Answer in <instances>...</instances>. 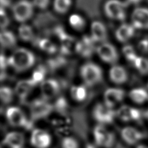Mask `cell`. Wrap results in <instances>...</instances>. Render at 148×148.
<instances>
[{"instance_id": "cell-1", "label": "cell", "mask_w": 148, "mask_h": 148, "mask_svg": "<svg viewBox=\"0 0 148 148\" xmlns=\"http://www.w3.org/2000/svg\"><path fill=\"white\" fill-rule=\"evenodd\" d=\"M35 61V54L29 50L23 47L14 50L8 58L9 66L18 72L30 69L34 66Z\"/></svg>"}, {"instance_id": "cell-2", "label": "cell", "mask_w": 148, "mask_h": 148, "mask_svg": "<svg viewBox=\"0 0 148 148\" xmlns=\"http://www.w3.org/2000/svg\"><path fill=\"white\" fill-rule=\"evenodd\" d=\"M82 79L87 86H93L101 82L103 72L101 68L92 62L84 64L80 69Z\"/></svg>"}, {"instance_id": "cell-3", "label": "cell", "mask_w": 148, "mask_h": 148, "mask_svg": "<svg viewBox=\"0 0 148 148\" xmlns=\"http://www.w3.org/2000/svg\"><path fill=\"white\" fill-rule=\"evenodd\" d=\"M127 4L120 0H108L104 4L105 14L110 19L123 21L126 17Z\"/></svg>"}, {"instance_id": "cell-4", "label": "cell", "mask_w": 148, "mask_h": 148, "mask_svg": "<svg viewBox=\"0 0 148 148\" xmlns=\"http://www.w3.org/2000/svg\"><path fill=\"white\" fill-rule=\"evenodd\" d=\"M34 8L32 2L28 0H20L12 7L13 16L17 22L24 24L32 16Z\"/></svg>"}, {"instance_id": "cell-5", "label": "cell", "mask_w": 148, "mask_h": 148, "mask_svg": "<svg viewBox=\"0 0 148 148\" xmlns=\"http://www.w3.org/2000/svg\"><path fill=\"white\" fill-rule=\"evenodd\" d=\"M53 109V105L43 98L34 99L29 105L31 120L34 121L47 117Z\"/></svg>"}, {"instance_id": "cell-6", "label": "cell", "mask_w": 148, "mask_h": 148, "mask_svg": "<svg viewBox=\"0 0 148 148\" xmlns=\"http://www.w3.org/2000/svg\"><path fill=\"white\" fill-rule=\"evenodd\" d=\"M6 117L9 123L13 127H22L30 129L32 126L31 120L28 121L23 110L17 106H10L6 110Z\"/></svg>"}, {"instance_id": "cell-7", "label": "cell", "mask_w": 148, "mask_h": 148, "mask_svg": "<svg viewBox=\"0 0 148 148\" xmlns=\"http://www.w3.org/2000/svg\"><path fill=\"white\" fill-rule=\"evenodd\" d=\"M95 143L105 148H111L115 143L114 134L108 131L103 125H97L93 131Z\"/></svg>"}, {"instance_id": "cell-8", "label": "cell", "mask_w": 148, "mask_h": 148, "mask_svg": "<svg viewBox=\"0 0 148 148\" xmlns=\"http://www.w3.org/2000/svg\"><path fill=\"white\" fill-rule=\"evenodd\" d=\"M99 57L105 62L114 65L119 60V53L114 46L109 42L101 43L96 48Z\"/></svg>"}, {"instance_id": "cell-9", "label": "cell", "mask_w": 148, "mask_h": 148, "mask_svg": "<svg viewBox=\"0 0 148 148\" xmlns=\"http://www.w3.org/2000/svg\"><path fill=\"white\" fill-rule=\"evenodd\" d=\"M131 24L136 29L148 30V8H135L131 13Z\"/></svg>"}, {"instance_id": "cell-10", "label": "cell", "mask_w": 148, "mask_h": 148, "mask_svg": "<svg viewBox=\"0 0 148 148\" xmlns=\"http://www.w3.org/2000/svg\"><path fill=\"white\" fill-rule=\"evenodd\" d=\"M116 112L105 104L98 103L93 109L92 116L94 119L101 124H109L113 122Z\"/></svg>"}, {"instance_id": "cell-11", "label": "cell", "mask_w": 148, "mask_h": 148, "mask_svg": "<svg viewBox=\"0 0 148 148\" xmlns=\"http://www.w3.org/2000/svg\"><path fill=\"white\" fill-rule=\"evenodd\" d=\"M40 90L42 98L49 101L56 97L60 91L59 83L54 79H45L40 84Z\"/></svg>"}, {"instance_id": "cell-12", "label": "cell", "mask_w": 148, "mask_h": 148, "mask_svg": "<svg viewBox=\"0 0 148 148\" xmlns=\"http://www.w3.org/2000/svg\"><path fill=\"white\" fill-rule=\"evenodd\" d=\"M30 142L35 148H48L51 142V137L45 130L35 129L31 134Z\"/></svg>"}, {"instance_id": "cell-13", "label": "cell", "mask_w": 148, "mask_h": 148, "mask_svg": "<svg viewBox=\"0 0 148 148\" xmlns=\"http://www.w3.org/2000/svg\"><path fill=\"white\" fill-rule=\"evenodd\" d=\"M125 97V91L120 88L112 87L105 90L103 94L105 105L112 108L118 103L122 101Z\"/></svg>"}, {"instance_id": "cell-14", "label": "cell", "mask_w": 148, "mask_h": 148, "mask_svg": "<svg viewBox=\"0 0 148 148\" xmlns=\"http://www.w3.org/2000/svg\"><path fill=\"white\" fill-rule=\"evenodd\" d=\"M110 80L116 84L125 83L128 79V74L126 69L118 64L113 65L109 71Z\"/></svg>"}, {"instance_id": "cell-15", "label": "cell", "mask_w": 148, "mask_h": 148, "mask_svg": "<svg viewBox=\"0 0 148 148\" xmlns=\"http://www.w3.org/2000/svg\"><path fill=\"white\" fill-rule=\"evenodd\" d=\"M136 30L131 23H123L115 31L116 38L120 42L126 43L134 36Z\"/></svg>"}, {"instance_id": "cell-16", "label": "cell", "mask_w": 148, "mask_h": 148, "mask_svg": "<svg viewBox=\"0 0 148 148\" xmlns=\"http://www.w3.org/2000/svg\"><path fill=\"white\" fill-rule=\"evenodd\" d=\"M91 36L95 42L103 43L108 37L107 29L104 24L99 21H94L90 26Z\"/></svg>"}, {"instance_id": "cell-17", "label": "cell", "mask_w": 148, "mask_h": 148, "mask_svg": "<svg viewBox=\"0 0 148 148\" xmlns=\"http://www.w3.org/2000/svg\"><path fill=\"white\" fill-rule=\"evenodd\" d=\"M95 42L91 36L85 35L82 39L78 41L76 52L83 57H88L91 56L95 50Z\"/></svg>"}, {"instance_id": "cell-18", "label": "cell", "mask_w": 148, "mask_h": 148, "mask_svg": "<svg viewBox=\"0 0 148 148\" xmlns=\"http://www.w3.org/2000/svg\"><path fill=\"white\" fill-rule=\"evenodd\" d=\"M123 140L128 145H135L138 143L143 137V134L132 127H125L121 131Z\"/></svg>"}, {"instance_id": "cell-19", "label": "cell", "mask_w": 148, "mask_h": 148, "mask_svg": "<svg viewBox=\"0 0 148 148\" xmlns=\"http://www.w3.org/2000/svg\"><path fill=\"white\" fill-rule=\"evenodd\" d=\"M116 115L123 121H136L139 119L140 113L136 108L127 105H123L117 110Z\"/></svg>"}, {"instance_id": "cell-20", "label": "cell", "mask_w": 148, "mask_h": 148, "mask_svg": "<svg viewBox=\"0 0 148 148\" xmlns=\"http://www.w3.org/2000/svg\"><path fill=\"white\" fill-rule=\"evenodd\" d=\"M36 86L31 79L21 80L17 83L14 92L21 101H24Z\"/></svg>"}, {"instance_id": "cell-21", "label": "cell", "mask_w": 148, "mask_h": 148, "mask_svg": "<svg viewBox=\"0 0 148 148\" xmlns=\"http://www.w3.org/2000/svg\"><path fill=\"white\" fill-rule=\"evenodd\" d=\"M24 141V136L22 133L13 131L6 135L3 143L9 148H23Z\"/></svg>"}, {"instance_id": "cell-22", "label": "cell", "mask_w": 148, "mask_h": 148, "mask_svg": "<svg viewBox=\"0 0 148 148\" xmlns=\"http://www.w3.org/2000/svg\"><path fill=\"white\" fill-rule=\"evenodd\" d=\"M128 95L133 102L139 104L145 103L148 100V92L142 87H136L131 90Z\"/></svg>"}, {"instance_id": "cell-23", "label": "cell", "mask_w": 148, "mask_h": 148, "mask_svg": "<svg viewBox=\"0 0 148 148\" xmlns=\"http://www.w3.org/2000/svg\"><path fill=\"white\" fill-rule=\"evenodd\" d=\"M1 46L5 48H12L17 43V39L14 34L10 31L2 30L0 35Z\"/></svg>"}, {"instance_id": "cell-24", "label": "cell", "mask_w": 148, "mask_h": 148, "mask_svg": "<svg viewBox=\"0 0 148 148\" xmlns=\"http://www.w3.org/2000/svg\"><path fill=\"white\" fill-rule=\"evenodd\" d=\"M72 98L77 102H82L86 99L87 95V91L83 85L73 86L70 90Z\"/></svg>"}, {"instance_id": "cell-25", "label": "cell", "mask_w": 148, "mask_h": 148, "mask_svg": "<svg viewBox=\"0 0 148 148\" xmlns=\"http://www.w3.org/2000/svg\"><path fill=\"white\" fill-rule=\"evenodd\" d=\"M73 118L75 119L74 127L76 132L78 134H81V136L83 137L86 132L85 129L86 128L85 117L83 113L81 112H75V115L73 116Z\"/></svg>"}, {"instance_id": "cell-26", "label": "cell", "mask_w": 148, "mask_h": 148, "mask_svg": "<svg viewBox=\"0 0 148 148\" xmlns=\"http://www.w3.org/2000/svg\"><path fill=\"white\" fill-rule=\"evenodd\" d=\"M18 32L20 38L25 42L31 41L34 38L32 28L25 23L20 25L18 29Z\"/></svg>"}, {"instance_id": "cell-27", "label": "cell", "mask_w": 148, "mask_h": 148, "mask_svg": "<svg viewBox=\"0 0 148 148\" xmlns=\"http://www.w3.org/2000/svg\"><path fill=\"white\" fill-rule=\"evenodd\" d=\"M132 65L138 72L143 75H148V58L138 56Z\"/></svg>"}, {"instance_id": "cell-28", "label": "cell", "mask_w": 148, "mask_h": 148, "mask_svg": "<svg viewBox=\"0 0 148 148\" xmlns=\"http://www.w3.org/2000/svg\"><path fill=\"white\" fill-rule=\"evenodd\" d=\"M69 23L70 25L75 30H83L86 24L84 18L79 14H72L69 17Z\"/></svg>"}, {"instance_id": "cell-29", "label": "cell", "mask_w": 148, "mask_h": 148, "mask_svg": "<svg viewBox=\"0 0 148 148\" xmlns=\"http://www.w3.org/2000/svg\"><path fill=\"white\" fill-rule=\"evenodd\" d=\"M72 4V0H54V10L59 14L66 13L71 8Z\"/></svg>"}, {"instance_id": "cell-30", "label": "cell", "mask_w": 148, "mask_h": 148, "mask_svg": "<svg viewBox=\"0 0 148 148\" xmlns=\"http://www.w3.org/2000/svg\"><path fill=\"white\" fill-rule=\"evenodd\" d=\"M38 47L41 50L49 54L54 53L57 50L55 44L47 38H43L39 40L38 42Z\"/></svg>"}, {"instance_id": "cell-31", "label": "cell", "mask_w": 148, "mask_h": 148, "mask_svg": "<svg viewBox=\"0 0 148 148\" xmlns=\"http://www.w3.org/2000/svg\"><path fill=\"white\" fill-rule=\"evenodd\" d=\"M0 97L3 103L8 104L10 103L13 99L14 91L8 86H2L0 89Z\"/></svg>"}, {"instance_id": "cell-32", "label": "cell", "mask_w": 148, "mask_h": 148, "mask_svg": "<svg viewBox=\"0 0 148 148\" xmlns=\"http://www.w3.org/2000/svg\"><path fill=\"white\" fill-rule=\"evenodd\" d=\"M56 110L62 115H66L68 113V105L66 99L62 97L58 98L53 106Z\"/></svg>"}, {"instance_id": "cell-33", "label": "cell", "mask_w": 148, "mask_h": 148, "mask_svg": "<svg viewBox=\"0 0 148 148\" xmlns=\"http://www.w3.org/2000/svg\"><path fill=\"white\" fill-rule=\"evenodd\" d=\"M45 75L46 70L45 68L42 66H39L33 71L30 79L36 85L37 84L42 83L45 80Z\"/></svg>"}, {"instance_id": "cell-34", "label": "cell", "mask_w": 148, "mask_h": 148, "mask_svg": "<svg viewBox=\"0 0 148 148\" xmlns=\"http://www.w3.org/2000/svg\"><path fill=\"white\" fill-rule=\"evenodd\" d=\"M122 52L127 60L130 62L132 64L138 56L134 49V47L131 45H125L122 49Z\"/></svg>"}, {"instance_id": "cell-35", "label": "cell", "mask_w": 148, "mask_h": 148, "mask_svg": "<svg viewBox=\"0 0 148 148\" xmlns=\"http://www.w3.org/2000/svg\"><path fill=\"white\" fill-rule=\"evenodd\" d=\"M62 148H79L77 141L73 137H65L61 142Z\"/></svg>"}, {"instance_id": "cell-36", "label": "cell", "mask_w": 148, "mask_h": 148, "mask_svg": "<svg viewBox=\"0 0 148 148\" xmlns=\"http://www.w3.org/2000/svg\"><path fill=\"white\" fill-rule=\"evenodd\" d=\"M0 23H1V28L2 30L5 29V28L8 26L9 24V19L7 15L6 12L5 10V9L1 8L0 10Z\"/></svg>"}, {"instance_id": "cell-37", "label": "cell", "mask_w": 148, "mask_h": 148, "mask_svg": "<svg viewBox=\"0 0 148 148\" xmlns=\"http://www.w3.org/2000/svg\"><path fill=\"white\" fill-rule=\"evenodd\" d=\"M34 6L40 9H46L50 3V0H32Z\"/></svg>"}, {"instance_id": "cell-38", "label": "cell", "mask_w": 148, "mask_h": 148, "mask_svg": "<svg viewBox=\"0 0 148 148\" xmlns=\"http://www.w3.org/2000/svg\"><path fill=\"white\" fill-rule=\"evenodd\" d=\"M139 50L142 53L148 52V39L143 38L138 43Z\"/></svg>"}, {"instance_id": "cell-39", "label": "cell", "mask_w": 148, "mask_h": 148, "mask_svg": "<svg viewBox=\"0 0 148 148\" xmlns=\"http://www.w3.org/2000/svg\"><path fill=\"white\" fill-rule=\"evenodd\" d=\"M8 66H9L8 58H6L4 55H1V71L5 69Z\"/></svg>"}, {"instance_id": "cell-40", "label": "cell", "mask_w": 148, "mask_h": 148, "mask_svg": "<svg viewBox=\"0 0 148 148\" xmlns=\"http://www.w3.org/2000/svg\"><path fill=\"white\" fill-rule=\"evenodd\" d=\"M141 1V0H127V1L125 2L127 3V5L130 4H136L139 3Z\"/></svg>"}, {"instance_id": "cell-41", "label": "cell", "mask_w": 148, "mask_h": 148, "mask_svg": "<svg viewBox=\"0 0 148 148\" xmlns=\"http://www.w3.org/2000/svg\"><path fill=\"white\" fill-rule=\"evenodd\" d=\"M86 148H96V147L92 145V144H90V143H88L87 145H86Z\"/></svg>"}, {"instance_id": "cell-42", "label": "cell", "mask_w": 148, "mask_h": 148, "mask_svg": "<svg viewBox=\"0 0 148 148\" xmlns=\"http://www.w3.org/2000/svg\"><path fill=\"white\" fill-rule=\"evenodd\" d=\"M136 148H148V146L143 145H138Z\"/></svg>"}, {"instance_id": "cell-43", "label": "cell", "mask_w": 148, "mask_h": 148, "mask_svg": "<svg viewBox=\"0 0 148 148\" xmlns=\"http://www.w3.org/2000/svg\"><path fill=\"white\" fill-rule=\"evenodd\" d=\"M146 116H147V118H148V111H147V114H146Z\"/></svg>"}]
</instances>
